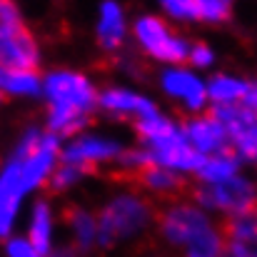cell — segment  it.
I'll use <instances>...</instances> for the list:
<instances>
[{"label": "cell", "mask_w": 257, "mask_h": 257, "mask_svg": "<svg viewBox=\"0 0 257 257\" xmlns=\"http://www.w3.org/2000/svg\"><path fill=\"white\" fill-rule=\"evenodd\" d=\"M155 222H158L163 237L175 247H187L192 240H197L200 235L212 230L205 212L190 202H175L168 207H160L155 212Z\"/></svg>", "instance_id": "obj_4"}, {"label": "cell", "mask_w": 257, "mask_h": 257, "mask_svg": "<svg viewBox=\"0 0 257 257\" xmlns=\"http://www.w3.org/2000/svg\"><path fill=\"white\" fill-rule=\"evenodd\" d=\"M50 235H53V220H50V207L48 202H38L33 210V220H30V237L28 242L33 245V250L40 257L50 252Z\"/></svg>", "instance_id": "obj_15"}, {"label": "cell", "mask_w": 257, "mask_h": 257, "mask_svg": "<svg viewBox=\"0 0 257 257\" xmlns=\"http://www.w3.org/2000/svg\"><path fill=\"white\" fill-rule=\"evenodd\" d=\"M163 87L172 97H182L192 110H200L205 97H207L205 85L192 73H187V70H168L163 75Z\"/></svg>", "instance_id": "obj_11"}, {"label": "cell", "mask_w": 257, "mask_h": 257, "mask_svg": "<svg viewBox=\"0 0 257 257\" xmlns=\"http://www.w3.org/2000/svg\"><path fill=\"white\" fill-rule=\"evenodd\" d=\"M222 240H220V232L212 227L207 230L205 235H200L197 240H192L187 247H185V255L182 257H222Z\"/></svg>", "instance_id": "obj_18"}, {"label": "cell", "mask_w": 257, "mask_h": 257, "mask_svg": "<svg viewBox=\"0 0 257 257\" xmlns=\"http://www.w3.org/2000/svg\"><path fill=\"white\" fill-rule=\"evenodd\" d=\"M217 232L227 257H257V207L242 215H225Z\"/></svg>", "instance_id": "obj_7"}, {"label": "cell", "mask_w": 257, "mask_h": 257, "mask_svg": "<svg viewBox=\"0 0 257 257\" xmlns=\"http://www.w3.org/2000/svg\"><path fill=\"white\" fill-rule=\"evenodd\" d=\"M190 200H195L205 207H212V210H222L227 215H242V212L257 207V190L250 180L232 175L220 182L192 185Z\"/></svg>", "instance_id": "obj_3"}, {"label": "cell", "mask_w": 257, "mask_h": 257, "mask_svg": "<svg viewBox=\"0 0 257 257\" xmlns=\"http://www.w3.org/2000/svg\"><path fill=\"white\" fill-rule=\"evenodd\" d=\"M122 148L115 140L107 138H95V135H83L73 140L63 150V163H78V165H97L100 160H112L120 158Z\"/></svg>", "instance_id": "obj_9"}, {"label": "cell", "mask_w": 257, "mask_h": 257, "mask_svg": "<svg viewBox=\"0 0 257 257\" xmlns=\"http://www.w3.org/2000/svg\"><path fill=\"white\" fill-rule=\"evenodd\" d=\"M100 43L107 50H115L122 45V35H125V20H122V10L115 0H105L100 8V28H97Z\"/></svg>", "instance_id": "obj_14"}, {"label": "cell", "mask_w": 257, "mask_h": 257, "mask_svg": "<svg viewBox=\"0 0 257 257\" xmlns=\"http://www.w3.org/2000/svg\"><path fill=\"white\" fill-rule=\"evenodd\" d=\"M237 165H240V155L235 153L232 145H227V148H222L220 153L207 155L205 163L195 172H197V177H200L202 182H220V180L232 177V175L237 172Z\"/></svg>", "instance_id": "obj_13"}, {"label": "cell", "mask_w": 257, "mask_h": 257, "mask_svg": "<svg viewBox=\"0 0 257 257\" xmlns=\"http://www.w3.org/2000/svg\"><path fill=\"white\" fill-rule=\"evenodd\" d=\"M245 102H247V107L257 110V85H250L247 95H245Z\"/></svg>", "instance_id": "obj_22"}, {"label": "cell", "mask_w": 257, "mask_h": 257, "mask_svg": "<svg viewBox=\"0 0 257 257\" xmlns=\"http://www.w3.org/2000/svg\"><path fill=\"white\" fill-rule=\"evenodd\" d=\"M8 255L10 257H40L33 250V245L28 240H10L8 242Z\"/></svg>", "instance_id": "obj_21"}, {"label": "cell", "mask_w": 257, "mask_h": 257, "mask_svg": "<svg viewBox=\"0 0 257 257\" xmlns=\"http://www.w3.org/2000/svg\"><path fill=\"white\" fill-rule=\"evenodd\" d=\"M180 133H182V138H185L200 155H205V158H207V155H215V153H220L222 148L230 145V140H227L222 125H220L215 117H210V115L185 117Z\"/></svg>", "instance_id": "obj_8"}, {"label": "cell", "mask_w": 257, "mask_h": 257, "mask_svg": "<svg viewBox=\"0 0 257 257\" xmlns=\"http://www.w3.org/2000/svg\"><path fill=\"white\" fill-rule=\"evenodd\" d=\"M135 35L143 43V48L150 55L160 58V60H168V63H185L187 60L190 48L172 33L160 18H150V15L140 18L135 23Z\"/></svg>", "instance_id": "obj_6"}, {"label": "cell", "mask_w": 257, "mask_h": 257, "mask_svg": "<svg viewBox=\"0 0 257 257\" xmlns=\"http://www.w3.org/2000/svg\"><path fill=\"white\" fill-rule=\"evenodd\" d=\"M187 60L190 63H195V65H210L212 63V50L207 48V45H202V43H197V45H192L190 48V53H187Z\"/></svg>", "instance_id": "obj_20"}, {"label": "cell", "mask_w": 257, "mask_h": 257, "mask_svg": "<svg viewBox=\"0 0 257 257\" xmlns=\"http://www.w3.org/2000/svg\"><path fill=\"white\" fill-rule=\"evenodd\" d=\"M63 222H65L68 230L73 232L75 250H78V252H87V250L92 247V242L97 240V227H95L92 215L85 212L83 207L68 205V207L63 210Z\"/></svg>", "instance_id": "obj_12"}, {"label": "cell", "mask_w": 257, "mask_h": 257, "mask_svg": "<svg viewBox=\"0 0 257 257\" xmlns=\"http://www.w3.org/2000/svg\"><path fill=\"white\" fill-rule=\"evenodd\" d=\"M3 97H5V95H3V92H0V102H3Z\"/></svg>", "instance_id": "obj_23"}, {"label": "cell", "mask_w": 257, "mask_h": 257, "mask_svg": "<svg viewBox=\"0 0 257 257\" xmlns=\"http://www.w3.org/2000/svg\"><path fill=\"white\" fill-rule=\"evenodd\" d=\"M0 92L3 95H38L40 92L38 73L0 68Z\"/></svg>", "instance_id": "obj_16"}, {"label": "cell", "mask_w": 257, "mask_h": 257, "mask_svg": "<svg viewBox=\"0 0 257 257\" xmlns=\"http://www.w3.org/2000/svg\"><path fill=\"white\" fill-rule=\"evenodd\" d=\"M222 257H227V255H225V252H222Z\"/></svg>", "instance_id": "obj_24"}, {"label": "cell", "mask_w": 257, "mask_h": 257, "mask_svg": "<svg viewBox=\"0 0 257 257\" xmlns=\"http://www.w3.org/2000/svg\"><path fill=\"white\" fill-rule=\"evenodd\" d=\"M158 207L138 195H120L112 202H107L97 220V242L100 247H112L125 237H133L135 232L145 230L155 220Z\"/></svg>", "instance_id": "obj_2"}, {"label": "cell", "mask_w": 257, "mask_h": 257, "mask_svg": "<svg viewBox=\"0 0 257 257\" xmlns=\"http://www.w3.org/2000/svg\"><path fill=\"white\" fill-rule=\"evenodd\" d=\"M45 95L50 100L48 125L53 135H75L92 122V105L97 92L87 83L85 75L78 73H50L45 78Z\"/></svg>", "instance_id": "obj_1"}, {"label": "cell", "mask_w": 257, "mask_h": 257, "mask_svg": "<svg viewBox=\"0 0 257 257\" xmlns=\"http://www.w3.org/2000/svg\"><path fill=\"white\" fill-rule=\"evenodd\" d=\"M195 18L205 20H225L230 18V0H192Z\"/></svg>", "instance_id": "obj_19"}, {"label": "cell", "mask_w": 257, "mask_h": 257, "mask_svg": "<svg viewBox=\"0 0 257 257\" xmlns=\"http://www.w3.org/2000/svg\"><path fill=\"white\" fill-rule=\"evenodd\" d=\"M97 102L105 110L115 112V115H130L133 112V115H138V120L158 115V107L150 100H145V97H140V95H135L130 90H107V92H102L97 97Z\"/></svg>", "instance_id": "obj_10"}, {"label": "cell", "mask_w": 257, "mask_h": 257, "mask_svg": "<svg viewBox=\"0 0 257 257\" xmlns=\"http://www.w3.org/2000/svg\"><path fill=\"white\" fill-rule=\"evenodd\" d=\"M250 85L242 83V80H235L230 75H215L207 85V95L215 97L217 102H237V100H245Z\"/></svg>", "instance_id": "obj_17"}, {"label": "cell", "mask_w": 257, "mask_h": 257, "mask_svg": "<svg viewBox=\"0 0 257 257\" xmlns=\"http://www.w3.org/2000/svg\"><path fill=\"white\" fill-rule=\"evenodd\" d=\"M40 65V48L23 20L0 28V68L35 73Z\"/></svg>", "instance_id": "obj_5"}]
</instances>
